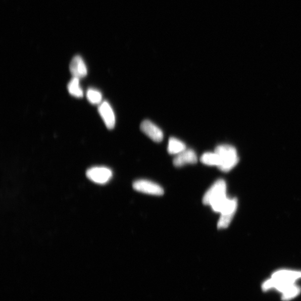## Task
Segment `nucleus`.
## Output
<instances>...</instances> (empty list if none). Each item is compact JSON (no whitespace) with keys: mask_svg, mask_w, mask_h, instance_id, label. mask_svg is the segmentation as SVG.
I'll return each instance as SVG.
<instances>
[{"mask_svg":"<svg viewBox=\"0 0 301 301\" xmlns=\"http://www.w3.org/2000/svg\"><path fill=\"white\" fill-rule=\"evenodd\" d=\"M99 114L107 128L112 130L116 125V117L111 106L108 102H102L98 107Z\"/></svg>","mask_w":301,"mask_h":301,"instance_id":"8","label":"nucleus"},{"mask_svg":"<svg viewBox=\"0 0 301 301\" xmlns=\"http://www.w3.org/2000/svg\"><path fill=\"white\" fill-rule=\"evenodd\" d=\"M70 72L73 77L81 79L87 75V68L83 58L79 56H75L70 64Z\"/></svg>","mask_w":301,"mask_h":301,"instance_id":"9","label":"nucleus"},{"mask_svg":"<svg viewBox=\"0 0 301 301\" xmlns=\"http://www.w3.org/2000/svg\"><path fill=\"white\" fill-rule=\"evenodd\" d=\"M141 130L155 142H160L164 138V133L161 129L149 120L143 121L140 126Z\"/></svg>","mask_w":301,"mask_h":301,"instance_id":"7","label":"nucleus"},{"mask_svg":"<svg viewBox=\"0 0 301 301\" xmlns=\"http://www.w3.org/2000/svg\"><path fill=\"white\" fill-rule=\"evenodd\" d=\"M87 98L90 104L100 105L102 103V95L99 90L90 88L87 90Z\"/></svg>","mask_w":301,"mask_h":301,"instance_id":"14","label":"nucleus"},{"mask_svg":"<svg viewBox=\"0 0 301 301\" xmlns=\"http://www.w3.org/2000/svg\"><path fill=\"white\" fill-rule=\"evenodd\" d=\"M219 156L220 165L218 168L223 172H229L237 165L239 158L236 149L229 144L219 145L215 149Z\"/></svg>","mask_w":301,"mask_h":301,"instance_id":"3","label":"nucleus"},{"mask_svg":"<svg viewBox=\"0 0 301 301\" xmlns=\"http://www.w3.org/2000/svg\"><path fill=\"white\" fill-rule=\"evenodd\" d=\"M228 198L226 182L220 179L209 188L203 197V203L211 206L215 212L220 213Z\"/></svg>","mask_w":301,"mask_h":301,"instance_id":"2","label":"nucleus"},{"mask_svg":"<svg viewBox=\"0 0 301 301\" xmlns=\"http://www.w3.org/2000/svg\"><path fill=\"white\" fill-rule=\"evenodd\" d=\"M80 79L73 77L68 84V90L70 94L74 97L82 98L83 96V91L80 86Z\"/></svg>","mask_w":301,"mask_h":301,"instance_id":"12","label":"nucleus"},{"mask_svg":"<svg viewBox=\"0 0 301 301\" xmlns=\"http://www.w3.org/2000/svg\"><path fill=\"white\" fill-rule=\"evenodd\" d=\"M197 161V155L194 150L186 149L184 152L176 155L174 159L173 163L176 167L180 168L186 164H196Z\"/></svg>","mask_w":301,"mask_h":301,"instance_id":"10","label":"nucleus"},{"mask_svg":"<svg viewBox=\"0 0 301 301\" xmlns=\"http://www.w3.org/2000/svg\"><path fill=\"white\" fill-rule=\"evenodd\" d=\"M186 149V145L179 139L171 137L169 139L168 152L171 155H178Z\"/></svg>","mask_w":301,"mask_h":301,"instance_id":"11","label":"nucleus"},{"mask_svg":"<svg viewBox=\"0 0 301 301\" xmlns=\"http://www.w3.org/2000/svg\"><path fill=\"white\" fill-rule=\"evenodd\" d=\"M88 178L99 184H104L108 182L112 177V171L106 167H93L90 168L86 173Z\"/></svg>","mask_w":301,"mask_h":301,"instance_id":"5","label":"nucleus"},{"mask_svg":"<svg viewBox=\"0 0 301 301\" xmlns=\"http://www.w3.org/2000/svg\"><path fill=\"white\" fill-rule=\"evenodd\" d=\"M237 206V200L236 198H228L220 212L221 216L218 223L219 229H225L229 227L234 216Z\"/></svg>","mask_w":301,"mask_h":301,"instance_id":"4","label":"nucleus"},{"mask_svg":"<svg viewBox=\"0 0 301 301\" xmlns=\"http://www.w3.org/2000/svg\"><path fill=\"white\" fill-rule=\"evenodd\" d=\"M203 164L208 166H217L220 165V159L218 155L216 153H204L201 158Z\"/></svg>","mask_w":301,"mask_h":301,"instance_id":"13","label":"nucleus"},{"mask_svg":"<svg viewBox=\"0 0 301 301\" xmlns=\"http://www.w3.org/2000/svg\"><path fill=\"white\" fill-rule=\"evenodd\" d=\"M133 187L134 190L149 195L161 196L164 193L162 187L155 182L146 180H139L134 182Z\"/></svg>","mask_w":301,"mask_h":301,"instance_id":"6","label":"nucleus"},{"mask_svg":"<svg viewBox=\"0 0 301 301\" xmlns=\"http://www.w3.org/2000/svg\"><path fill=\"white\" fill-rule=\"evenodd\" d=\"M301 278V272L298 271L281 270L272 274L271 278L263 283L264 291L275 289L282 293V298L285 301L296 297L300 289L296 282Z\"/></svg>","mask_w":301,"mask_h":301,"instance_id":"1","label":"nucleus"}]
</instances>
